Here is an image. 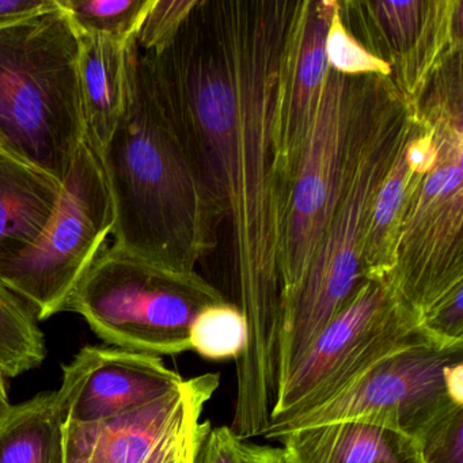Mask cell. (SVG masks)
<instances>
[{
  "label": "cell",
  "instance_id": "17",
  "mask_svg": "<svg viewBox=\"0 0 463 463\" xmlns=\"http://www.w3.org/2000/svg\"><path fill=\"white\" fill-rule=\"evenodd\" d=\"M47 356L45 338L33 311L0 283V373L17 378Z\"/></svg>",
  "mask_w": 463,
  "mask_h": 463
},
{
  "label": "cell",
  "instance_id": "12",
  "mask_svg": "<svg viewBox=\"0 0 463 463\" xmlns=\"http://www.w3.org/2000/svg\"><path fill=\"white\" fill-rule=\"evenodd\" d=\"M337 2H303L297 39L287 63L281 110L280 153L291 188L329 72L325 40Z\"/></svg>",
  "mask_w": 463,
  "mask_h": 463
},
{
  "label": "cell",
  "instance_id": "28",
  "mask_svg": "<svg viewBox=\"0 0 463 463\" xmlns=\"http://www.w3.org/2000/svg\"><path fill=\"white\" fill-rule=\"evenodd\" d=\"M241 463H287L279 447L240 440Z\"/></svg>",
  "mask_w": 463,
  "mask_h": 463
},
{
  "label": "cell",
  "instance_id": "4",
  "mask_svg": "<svg viewBox=\"0 0 463 463\" xmlns=\"http://www.w3.org/2000/svg\"><path fill=\"white\" fill-rule=\"evenodd\" d=\"M80 33L55 0L0 28V150L63 184L85 139Z\"/></svg>",
  "mask_w": 463,
  "mask_h": 463
},
{
  "label": "cell",
  "instance_id": "22",
  "mask_svg": "<svg viewBox=\"0 0 463 463\" xmlns=\"http://www.w3.org/2000/svg\"><path fill=\"white\" fill-rule=\"evenodd\" d=\"M378 20L389 42L398 52L406 53L424 32V2H376Z\"/></svg>",
  "mask_w": 463,
  "mask_h": 463
},
{
  "label": "cell",
  "instance_id": "23",
  "mask_svg": "<svg viewBox=\"0 0 463 463\" xmlns=\"http://www.w3.org/2000/svg\"><path fill=\"white\" fill-rule=\"evenodd\" d=\"M421 326L440 348L463 346V287L428 308L421 316Z\"/></svg>",
  "mask_w": 463,
  "mask_h": 463
},
{
  "label": "cell",
  "instance_id": "18",
  "mask_svg": "<svg viewBox=\"0 0 463 463\" xmlns=\"http://www.w3.org/2000/svg\"><path fill=\"white\" fill-rule=\"evenodd\" d=\"M153 0H58L78 33L131 42Z\"/></svg>",
  "mask_w": 463,
  "mask_h": 463
},
{
  "label": "cell",
  "instance_id": "21",
  "mask_svg": "<svg viewBox=\"0 0 463 463\" xmlns=\"http://www.w3.org/2000/svg\"><path fill=\"white\" fill-rule=\"evenodd\" d=\"M196 0H153L135 43L143 52H156L172 42Z\"/></svg>",
  "mask_w": 463,
  "mask_h": 463
},
{
  "label": "cell",
  "instance_id": "3",
  "mask_svg": "<svg viewBox=\"0 0 463 463\" xmlns=\"http://www.w3.org/2000/svg\"><path fill=\"white\" fill-rule=\"evenodd\" d=\"M384 80L365 88L359 137L337 210L299 291L281 310L280 386L367 280L362 272V248L371 207L395 153L419 123Z\"/></svg>",
  "mask_w": 463,
  "mask_h": 463
},
{
  "label": "cell",
  "instance_id": "15",
  "mask_svg": "<svg viewBox=\"0 0 463 463\" xmlns=\"http://www.w3.org/2000/svg\"><path fill=\"white\" fill-rule=\"evenodd\" d=\"M63 184L0 150V265L25 250L52 218Z\"/></svg>",
  "mask_w": 463,
  "mask_h": 463
},
{
  "label": "cell",
  "instance_id": "7",
  "mask_svg": "<svg viewBox=\"0 0 463 463\" xmlns=\"http://www.w3.org/2000/svg\"><path fill=\"white\" fill-rule=\"evenodd\" d=\"M420 344L435 345L421 317L384 281L367 279L283 382L269 424L324 405L376 363Z\"/></svg>",
  "mask_w": 463,
  "mask_h": 463
},
{
  "label": "cell",
  "instance_id": "11",
  "mask_svg": "<svg viewBox=\"0 0 463 463\" xmlns=\"http://www.w3.org/2000/svg\"><path fill=\"white\" fill-rule=\"evenodd\" d=\"M183 382L162 357L88 345L63 365L56 395L63 424L88 425L150 405Z\"/></svg>",
  "mask_w": 463,
  "mask_h": 463
},
{
  "label": "cell",
  "instance_id": "24",
  "mask_svg": "<svg viewBox=\"0 0 463 463\" xmlns=\"http://www.w3.org/2000/svg\"><path fill=\"white\" fill-rule=\"evenodd\" d=\"M417 447L422 463H463V408L433 425Z\"/></svg>",
  "mask_w": 463,
  "mask_h": 463
},
{
  "label": "cell",
  "instance_id": "8",
  "mask_svg": "<svg viewBox=\"0 0 463 463\" xmlns=\"http://www.w3.org/2000/svg\"><path fill=\"white\" fill-rule=\"evenodd\" d=\"M364 89L329 69L287 202L281 310L299 291L337 210L359 137Z\"/></svg>",
  "mask_w": 463,
  "mask_h": 463
},
{
  "label": "cell",
  "instance_id": "1",
  "mask_svg": "<svg viewBox=\"0 0 463 463\" xmlns=\"http://www.w3.org/2000/svg\"><path fill=\"white\" fill-rule=\"evenodd\" d=\"M302 4L197 2L169 44L142 52L156 102L232 237L249 367L275 364L286 178L284 78Z\"/></svg>",
  "mask_w": 463,
  "mask_h": 463
},
{
  "label": "cell",
  "instance_id": "25",
  "mask_svg": "<svg viewBox=\"0 0 463 463\" xmlns=\"http://www.w3.org/2000/svg\"><path fill=\"white\" fill-rule=\"evenodd\" d=\"M240 440L230 427H213L205 421L194 463H241Z\"/></svg>",
  "mask_w": 463,
  "mask_h": 463
},
{
  "label": "cell",
  "instance_id": "19",
  "mask_svg": "<svg viewBox=\"0 0 463 463\" xmlns=\"http://www.w3.org/2000/svg\"><path fill=\"white\" fill-rule=\"evenodd\" d=\"M248 343V325L240 308L218 302L199 311L189 329L191 351L210 360H237Z\"/></svg>",
  "mask_w": 463,
  "mask_h": 463
},
{
  "label": "cell",
  "instance_id": "29",
  "mask_svg": "<svg viewBox=\"0 0 463 463\" xmlns=\"http://www.w3.org/2000/svg\"><path fill=\"white\" fill-rule=\"evenodd\" d=\"M10 408L9 387H7V378L0 373V417L6 413Z\"/></svg>",
  "mask_w": 463,
  "mask_h": 463
},
{
  "label": "cell",
  "instance_id": "26",
  "mask_svg": "<svg viewBox=\"0 0 463 463\" xmlns=\"http://www.w3.org/2000/svg\"><path fill=\"white\" fill-rule=\"evenodd\" d=\"M420 135L419 131L409 139L406 145L405 159L411 175L424 177L436 166L439 159V148L432 129Z\"/></svg>",
  "mask_w": 463,
  "mask_h": 463
},
{
  "label": "cell",
  "instance_id": "2",
  "mask_svg": "<svg viewBox=\"0 0 463 463\" xmlns=\"http://www.w3.org/2000/svg\"><path fill=\"white\" fill-rule=\"evenodd\" d=\"M115 210L113 246L194 273L208 245V199L170 129L137 47L126 112L99 154Z\"/></svg>",
  "mask_w": 463,
  "mask_h": 463
},
{
  "label": "cell",
  "instance_id": "20",
  "mask_svg": "<svg viewBox=\"0 0 463 463\" xmlns=\"http://www.w3.org/2000/svg\"><path fill=\"white\" fill-rule=\"evenodd\" d=\"M325 53H326L329 69L346 77L354 75L376 74L382 78L392 75V66L383 59L365 50L344 26L340 15V5L330 18L325 40Z\"/></svg>",
  "mask_w": 463,
  "mask_h": 463
},
{
  "label": "cell",
  "instance_id": "6",
  "mask_svg": "<svg viewBox=\"0 0 463 463\" xmlns=\"http://www.w3.org/2000/svg\"><path fill=\"white\" fill-rule=\"evenodd\" d=\"M115 227L101 156L83 139L63 181L52 218L31 246L0 265V283L37 321L66 308L72 292L105 250Z\"/></svg>",
  "mask_w": 463,
  "mask_h": 463
},
{
  "label": "cell",
  "instance_id": "5",
  "mask_svg": "<svg viewBox=\"0 0 463 463\" xmlns=\"http://www.w3.org/2000/svg\"><path fill=\"white\" fill-rule=\"evenodd\" d=\"M218 302L221 295L194 273L173 272L110 245L64 311L80 314L110 346L162 357L191 351L194 317Z\"/></svg>",
  "mask_w": 463,
  "mask_h": 463
},
{
  "label": "cell",
  "instance_id": "9",
  "mask_svg": "<svg viewBox=\"0 0 463 463\" xmlns=\"http://www.w3.org/2000/svg\"><path fill=\"white\" fill-rule=\"evenodd\" d=\"M458 362H463V346H409L368 368L324 405L269 424L261 436L278 440L291 430L356 420L419 444L433 425L463 408L452 402L446 386V368Z\"/></svg>",
  "mask_w": 463,
  "mask_h": 463
},
{
  "label": "cell",
  "instance_id": "16",
  "mask_svg": "<svg viewBox=\"0 0 463 463\" xmlns=\"http://www.w3.org/2000/svg\"><path fill=\"white\" fill-rule=\"evenodd\" d=\"M0 463H64L63 419L56 390L10 405L0 417Z\"/></svg>",
  "mask_w": 463,
  "mask_h": 463
},
{
  "label": "cell",
  "instance_id": "14",
  "mask_svg": "<svg viewBox=\"0 0 463 463\" xmlns=\"http://www.w3.org/2000/svg\"><path fill=\"white\" fill-rule=\"evenodd\" d=\"M287 463H422L411 439L367 422H329L278 439Z\"/></svg>",
  "mask_w": 463,
  "mask_h": 463
},
{
  "label": "cell",
  "instance_id": "27",
  "mask_svg": "<svg viewBox=\"0 0 463 463\" xmlns=\"http://www.w3.org/2000/svg\"><path fill=\"white\" fill-rule=\"evenodd\" d=\"M55 6V0H0V28L20 23Z\"/></svg>",
  "mask_w": 463,
  "mask_h": 463
},
{
  "label": "cell",
  "instance_id": "10",
  "mask_svg": "<svg viewBox=\"0 0 463 463\" xmlns=\"http://www.w3.org/2000/svg\"><path fill=\"white\" fill-rule=\"evenodd\" d=\"M219 383V373H203L115 419L63 424L64 463H194L205 425L200 417Z\"/></svg>",
  "mask_w": 463,
  "mask_h": 463
},
{
  "label": "cell",
  "instance_id": "13",
  "mask_svg": "<svg viewBox=\"0 0 463 463\" xmlns=\"http://www.w3.org/2000/svg\"><path fill=\"white\" fill-rule=\"evenodd\" d=\"M137 43L80 33V85L85 139L101 154L118 128L131 90Z\"/></svg>",
  "mask_w": 463,
  "mask_h": 463
}]
</instances>
